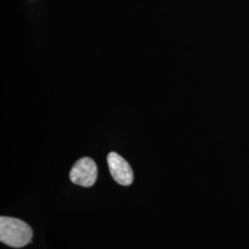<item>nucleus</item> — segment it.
<instances>
[{
	"instance_id": "nucleus-1",
	"label": "nucleus",
	"mask_w": 249,
	"mask_h": 249,
	"mask_svg": "<svg viewBox=\"0 0 249 249\" xmlns=\"http://www.w3.org/2000/svg\"><path fill=\"white\" fill-rule=\"evenodd\" d=\"M33 235L30 225L21 220L6 216L0 218V241L5 245L20 249L31 243Z\"/></svg>"
},
{
	"instance_id": "nucleus-2",
	"label": "nucleus",
	"mask_w": 249,
	"mask_h": 249,
	"mask_svg": "<svg viewBox=\"0 0 249 249\" xmlns=\"http://www.w3.org/2000/svg\"><path fill=\"white\" fill-rule=\"evenodd\" d=\"M97 176V165L95 161L89 157L77 160L70 173V178L73 184L85 187L93 186L96 182Z\"/></svg>"
},
{
	"instance_id": "nucleus-3",
	"label": "nucleus",
	"mask_w": 249,
	"mask_h": 249,
	"mask_svg": "<svg viewBox=\"0 0 249 249\" xmlns=\"http://www.w3.org/2000/svg\"><path fill=\"white\" fill-rule=\"evenodd\" d=\"M107 162L111 176L116 183L122 186H129L132 184L133 171L123 157L116 152H110L107 156Z\"/></svg>"
}]
</instances>
